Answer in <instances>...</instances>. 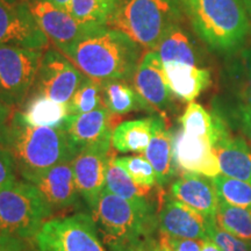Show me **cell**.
Returning <instances> with one entry per match:
<instances>
[{
  "mask_svg": "<svg viewBox=\"0 0 251 251\" xmlns=\"http://www.w3.org/2000/svg\"><path fill=\"white\" fill-rule=\"evenodd\" d=\"M91 215L108 251H150L158 243V214L148 199L131 202L103 188Z\"/></svg>",
  "mask_w": 251,
  "mask_h": 251,
  "instance_id": "1",
  "label": "cell"
},
{
  "mask_svg": "<svg viewBox=\"0 0 251 251\" xmlns=\"http://www.w3.org/2000/svg\"><path fill=\"white\" fill-rule=\"evenodd\" d=\"M0 147L11 153L25 180L58 163L72 161L79 152L63 128L31 126L20 111L13 112L0 128Z\"/></svg>",
  "mask_w": 251,
  "mask_h": 251,
  "instance_id": "2",
  "label": "cell"
},
{
  "mask_svg": "<svg viewBox=\"0 0 251 251\" xmlns=\"http://www.w3.org/2000/svg\"><path fill=\"white\" fill-rule=\"evenodd\" d=\"M143 48L120 30L100 27L77 42L68 57L91 79L130 80L142 58Z\"/></svg>",
  "mask_w": 251,
  "mask_h": 251,
  "instance_id": "3",
  "label": "cell"
},
{
  "mask_svg": "<svg viewBox=\"0 0 251 251\" xmlns=\"http://www.w3.org/2000/svg\"><path fill=\"white\" fill-rule=\"evenodd\" d=\"M197 35L216 51H231L246 41L249 18L242 0H179Z\"/></svg>",
  "mask_w": 251,
  "mask_h": 251,
  "instance_id": "4",
  "label": "cell"
},
{
  "mask_svg": "<svg viewBox=\"0 0 251 251\" xmlns=\"http://www.w3.org/2000/svg\"><path fill=\"white\" fill-rule=\"evenodd\" d=\"M180 21L176 0H118L107 27L120 30L148 50H155Z\"/></svg>",
  "mask_w": 251,
  "mask_h": 251,
  "instance_id": "5",
  "label": "cell"
},
{
  "mask_svg": "<svg viewBox=\"0 0 251 251\" xmlns=\"http://www.w3.org/2000/svg\"><path fill=\"white\" fill-rule=\"evenodd\" d=\"M52 213L39 188L29 181L17 180L0 191V235L33 240Z\"/></svg>",
  "mask_w": 251,
  "mask_h": 251,
  "instance_id": "6",
  "label": "cell"
},
{
  "mask_svg": "<svg viewBox=\"0 0 251 251\" xmlns=\"http://www.w3.org/2000/svg\"><path fill=\"white\" fill-rule=\"evenodd\" d=\"M34 243L36 251H108L93 216L86 213L48 220Z\"/></svg>",
  "mask_w": 251,
  "mask_h": 251,
  "instance_id": "7",
  "label": "cell"
},
{
  "mask_svg": "<svg viewBox=\"0 0 251 251\" xmlns=\"http://www.w3.org/2000/svg\"><path fill=\"white\" fill-rule=\"evenodd\" d=\"M45 50L0 46V100L15 107L33 90Z\"/></svg>",
  "mask_w": 251,
  "mask_h": 251,
  "instance_id": "8",
  "label": "cell"
},
{
  "mask_svg": "<svg viewBox=\"0 0 251 251\" xmlns=\"http://www.w3.org/2000/svg\"><path fill=\"white\" fill-rule=\"evenodd\" d=\"M86 76L77 65L57 48L45 50L35 83L33 96H42L54 101L68 103Z\"/></svg>",
  "mask_w": 251,
  "mask_h": 251,
  "instance_id": "9",
  "label": "cell"
},
{
  "mask_svg": "<svg viewBox=\"0 0 251 251\" xmlns=\"http://www.w3.org/2000/svg\"><path fill=\"white\" fill-rule=\"evenodd\" d=\"M112 139L85 147L72 159L75 180L81 199L92 213L105 188L106 171L111 159Z\"/></svg>",
  "mask_w": 251,
  "mask_h": 251,
  "instance_id": "10",
  "label": "cell"
},
{
  "mask_svg": "<svg viewBox=\"0 0 251 251\" xmlns=\"http://www.w3.org/2000/svg\"><path fill=\"white\" fill-rule=\"evenodd\" d=\"M46 36L64 55L74 49L77 42L87 33L97 28L84 26L68 11L48 0H25Z\"/></svg>",
  "mask_w": 251,
  "mask_h": 251,
  "instance_id": "11",
  "label": "cell"
},
{
  "mask_svg": "<svg viewBox=\"0 0 251 251\" xmlns=\"http://www.w3.org/2000/svg\"><path fill=\"white\" fill-rule=\"evenodd\" d=\"M48 45L49 39L37 25L26 1L0 0V46L46 50Z\"/></svg>",
  "mask_w": 251,
  "mask_h": 251,
  "instance_id": "12",
  "label": "cell"
},
{
  "mask_svg": "<svg viewBox=\"0 0 251 251\" xmlns=\"http://www.w3.org/2000/svg\"><path fill=\"white\" fill-rule=\"evenodd\" d=\"M134 87L148 106L149 112L165 111L171 105L172 91L165 68L156 50L144 52L134 75Z\"/></svg>",
  "mask_w": 251,
  "mask_h": 251,
  "instance_id": "13",
  "label": "cell"
},
{
  "mask_svg": "<svg viewBox=\"0 0 251 251\" xmlns=\"http://www.w3.org/2000/svg\"><path fill=\"white\" fill-rule=\"evenodd\" d=\"M174 161L183 172L214 178L221 174L218 157L211 141L206 137L190 135L181 129L174 134Z\"/></svg>",
  "mask_w": 251,
  "mask_h": 251,
  "instance_id": "14",
  "label": "cell"
},
{
  "mask_svg": "<svg viewBox=\"0 0 251 251\" xmlns=\"http://www.w3.org/2000/svg\"><path fill=\"white\" fill-rule=\"evenodd\" d=\"M39 188L52 211H65L79 205L80 194L75 180L72 161L58 163L27 179Z\"/></svg>",
  "mask_w": 251,
  "mask_h": 251,
  "instance_id": "15",
  "label": "cell"
},
{
  "mask_svg": "<svg viewBox=\"0 0 251 251\" xmlns=\"http://www.w3.org/2000/svg\"><path fill=\"white\" fill-rule=\"evenodd\" d=\"M159 231L171 237L205 240L207 220L202 214L175 198L165 200L158 212Z\"/></svg>",
  "mask_w": 251,
  "mask_h": 251,
  "instance_id": "16",
  "label": "cell"
},
{
  "mask_svg": "<svg viewBox=\"0 0 251 251\" xmlns=\"http://www.w3.org/2000/svg\"><path fill=\"white\" fill-rule=\"evenodd\" d=\"M170 193L172 198L196 209L207 220L215 219L219 196L212 178L192 172H183L171 184Z\"/></svg>",
  "mask_w": 251,
  "mask_h": 251,
  "instance_id": "17",
  "label": "cell"
},
{
  "mask_svg": "<svg viewBox=\"0 0 251 251\" xmlns=\"http://www.w3.org/2000/svg\"><path fill=\"white\" fill-rule=\"evenodd\" d=\"M111 114L105 106L84 114L69 115L63 126L78 151L85 147L112 139Z\"/></svg>",
  "mask_w": 251,
  "mask_h": 251,
  "instance_id": "18",
  "label": "cell"
},
{
  "mask_svg": "<svg viewBox=\"0 0 251 251\" xmlns=\"http://www.w3.org/2000/svg\"><path fill=\"white\" fill-rule=\"evenodd\" d=\"M172 140L174 134L166 129L164 119L156 115L151 140L144 151V156L152 165L157 185L161 187L168 184L176 174Z\"/></svg>",
  "mask_w": 251,
  "mask_h": 251,
  "instance_id": "19",
  "label": "cell"
},
{
  "mask_svg": "<svg viewBox=\"0 0 251 251\" xmlns=\"http://www.w3.org/2000/svg\"><path fill=\"white\" fill-rule=\"evenodd\" d=\"M213 148L222 175L251 184V150L242 137L228 133Z\"/></svg>",
  "mask_w": 251,
  "mask_h": 251,
  "instance_id": "20",
  "label": "cell"
},
{
  "mask_svg": "<svg viewBox=\"0 0 251 251\" xmlns=\"http://www.w3.org/2000/svg\"><path fill=\"white\" fill-rule=\"evenodd\" d=\"M169 86L176 97L192 102L211 84V72L199 65H164Z\"/></svg>",
  "mask_w": 251,
  "mask_h": 251,
  "instance_id": "21",
  "label": "cell"
},
{
  "mask_svg": "<svg viewBox=\"0 0 251 251\" xmlns=\"http://www.w3.org/2000/svg\"><path fill=\"white\" fill-rule=\"evenodd\" d=\"M163 64L199 65V51L193 37L179 24L172 27L155 49Z\"/></svg>",
  "mask_w": 251,
  "mask_h": 251,
  "instance_id": "22",
  "label": "cell"
},
{
  "mask_svg": "<svg viewBox=\"0 0 251 251\" xmlns=\"http://www.w3.org/2000/svg\"><path fill=\"white\" fill-rule=\"evenodd\" d=\"M21 115L31 126L63 128L70 115L68 103H61L42 96H28L20 109Z\"/></svg>",
  "mask_w": 251,
  "mask_h": 251,
  "instance_id": "23",
  "label": "cell"
},
{
  "mask_svg": "<svg viewBox=\"0 0 251 251\" xmlns=\"http://www.w3.org/2000/svg\"><path fill=\"white\" fill-rule=\"evenodd\" d=\"M155 117L122 122L112 134V147L121 153H144L152 136Z\"/></svg>",
  "mask_w": 251,
  "mask_h": 251,
  "instance_id": "24",
  "label": "cell"
},
{
  "mask_svg": "<svg viewBox=\"0 0 251 251\" xmlns=\"http://www.w3.org/2000/svg\"><path fill=\"white\" fill-rule=\"evenodd\" d=\"M181 129L193 136L206 137L211 141L213 147L229 131L225 122L216 115H212L201 105L190 102L184 114L179 119Z\"/></svg>",
  "mask_w": 251,
  "mask_h": 251,
  "instance_id": "25",
  "label": "cell"
},
{
  "mask_svg": "<svg viewBox=\"0 0 251 251\" xmlns=\"http://www.w3.org/2000/svg\"><path fill=\"white\" fill-rule=\"evenodd\" d=\"M102 103L112 114L125 115L135 111H149L135 87L127 80H109L101 83Z\"/></svg>",
  "mask_w": 251,
  "mask_h": 251,
  "instance_id": "26",
  "label": "cell"
},
{
  "mask_svg": "<svg viewBox=\"0 0 251 251\" xmlns=\"http://www.w3.org/2000/svg\"><path fill=\"white\" fill-rule=\"evenodd\" d=\"M118 0H70L69 13L90 28L106 27Z\"/></svg>",
  "mask_w": 251,
  "mask_h": 251,
  "instance_id": "27",
  "label": "cell"
},
{
  "mask_svg": "<svg viewBox=\"0 0 251 251\" xmlns=\"http://www.w3.org/2000/svg\"><path fill=\"white\" fill-rule=\"evenodd\" d=\"M115 157L117 156L112 155L106 171V190L114 196L131 202H140L147 199L149 191L143 190L135 183L127 171L119 164Z\"/></svg>",
  "mask_w": 251,
  "mask_h": 251,
  "instance_id": "28",
  "label": "cell"
},
{
  "mask_svg": "<svg viewBox=\"0 0 251 251\" xmlns=\"http://www.w3.org/2000/svg\"><path fill=\"white\" fill-rule=\"evenodd\" d=\"M215 221L220 228L247 243H251V209L219 199Z\"/></svg>",
  "mask_w": 251,
  "mask_h": 251,
  "instance_id": "29",
  "label": "cell"
},
{
  "mask_svg": "<svg viewBox=\"0 0 251 251\" xmlns=\"http://www.w3.org/2000/svg\"><path fill=\"white\" fill-rule=\"evenodd\" d=\"M219 199L230 205L251 209V184L220 174L212 178Z\"/></svg>",
  "mask_w": 251,
  "mask_h": 251,
  "instance_id": "30",
  "label": "cell"
},
{
  "mask_svg": "<svg viewBox=\"0 0 251 251\" xmlns=\"http://www.w3.org/2000/svg\"><path fill=\"white\" fill-rule=\"evenodd\" d=\"M101 91V83L86 76L85 80L80 84L70 101L68 102L70 115L84 114L102 107Z\"/></svg>",
  "mask_w": 251,
  "mask_h": 251,
  "instance_id": "31",
  "label": "cell"
},
{
  "mask_svg": "<svg viewBox=\"0 0 251 251\" xmlns=\"http://www.w3.org/2000/svg\"><path fill=\"white\" fill-rule=\"evenodd\" d=\"M119 164L127 171L130 178L143 190L149 191L157 184L152 165L142 155H127L115 157Z\"/></svg>",
  "mask_w": 251,
  "mask_h": 251,
  "instance_id": "32",
  "label": "cell"
},
{
  "mask_svg": "<svg viewBox=\"0 0 251 251\" xmlns=\"http://www.w3.org/2000/svg\"><path fill=\"white\" fill-rule=\"evenodd\" d=\"M207 234L212 241H214L221 248L222 251H251L250 243L244 242V241L233 236L228 231L220 228L215 219L208 220Z\"/></svg>",
  "mask_w": 251,
  "mask_h": 251,
  "instance_id": "33",
  "label": "cell"
},
{
  "mask_svg": "<svg viewBox=\"0 0 251 251\" xmlns=\"http://www.w3.org/2000/svg\"><path fill=\"white\" fill-rule=\"evenodd\" d=\"M17 165L7 150L0 147V191L17 181Z\"/></svg>",
  "mask_w": 251,
  "mask_h": 251,
  "instance_id": "34",
  "label": "cell"
},
{
  "mask_svg": "<svg viewBox=\"0 0 251 251\" xmlns=\"http://www.w3.org/2000/svg\"><path fill=\"white\" fill-rule=\"evenodd\" d=\"M0 251H36L33 240L0 235Z\"/></svg>",
  "mask_w": 251,
  "mask_h": 251,
  "instance_id": "35",
  "label": "cell"
},
{
  "mask_svg": "<svg viewBox=\"0 0 251 251\" xmlns=\"http://www.w3.org/2000/svg\"><path fill=\"white\" fill-rule=\"evenodd\" d=\"M166 241L172 251H201L202 240L178 238L166 235Z\"/></svg>",
  "mask_w": 251,
  "mask_h": 251,
  "instance_id": "36",
  "label": "cell"
},
{
  "mask_svg": "<svg viewBox=\"0 0 251 251\" xmlns=\"http://www.w3.org/2000/svg\"><path fill=\"white\" fill-rule=\"evenodd\" d=\"M240 119L241 122H242L244 131H246L249 139L251 140V107L241 105Z\"/></svg>",
  "mask_w": 251,
  "mask_h": 251,
  "instance_id": "37",
  "label": "cell"
},
{
  "mask_svg": "<svg viewBox=\"0 0 251 251\" xmlns=\"http://www.w3.org/2000/svg\"><path fill=\"white\" fill-rule=\"evenodd\" d=\"M12 114H13V107L6 105L0 100V128L9 120Z\"/></svg>",
  "mask_w": 251,
  "mask_h": 251,
  "instance_id": "38",
  "label": "cell"
},
{
  "mask_svg": "<svg viewBox=\"0 0 251 251\" xmlns=\"http://www.w3.org/2000/svg\"><path fill=\"white\" fill-rule=\"evenodd\" d=\"M150 251H172L170 246H169L168 241H166V235L159 233V238L157 246Z\"/></svg>",
  "mask_w": 251,
  "mask_h": 251,
  "instance_id": "39",
  "label": "cell"
},
{
  "mask_svg": "<svg viewBox=\"0 0 251 251\" xmlns=\"http://www.w3.org/2000/svg\"><path fill=\"white\" fill-rule=\"evenodd\" d=\"M201 251H222V250L221 248L214 242V241H212L211 238L207 237L205 240H202Z\"/></svg>",
  "mask_w": 251,
  "mask_h": 251,
  "instance_id": "40",
  "label": "cell"
},
{
  "mask_svg": "<svg viewBox=\"0 0 251 251\" xmlns=\"http://www.w3.org/2000/svg\"><path fill=\"white\" fill-rule=\"evenodd\" d=\"M48 1L52 2V4L58 6L65 11L69 12V6H70V0H48Z\"/></svg>",
  "mask_w": 251,
  "mask_h": 251,
  "instance_id": "41",
  "label": "cell"
},
{
  "mask_svg": "<svg viewBox=\"0 0 251 251\" xmlns=\"http://www.w3.org/2000/svg\"><path fill=\"white\" fill-rule=\"evenodd\" d=\"M244 7H246L248 18H249V25H250V30H251V0H242Z\"/></svg>",
  "mask_w": 251,
  "mask_h": 251,
  "instance_id": "42",
  "label": "cell"
},
{
  "mask_svg": "<svg viewBox=\"0 0 251 251\" xmlns=\"http://www.w3.org/2000/svg\"><path fill=\"white\" fill-rule=\"evenodd\" d=\"M4 1H7V2H17L18 0H4Z\"/></svg>",
  "mask_w": 251,
  "mask_h": 251,
  "instance_id": "43",
  "label": "cell"
},
{
  "mask_svg": "<svg viewBox=\"0 0 251 251\" xmlns=\"http://www.w3.org/2000/svg\"><path fill=\"white\" fill-rule=\"evenodd\" d=\"M250 247H251V243H250Z\"/></svg>",
  "mask_w": 251,
  "mask_h": 251,
  "instance_id": "44",
  "label": "cell"
}]
</instances>
